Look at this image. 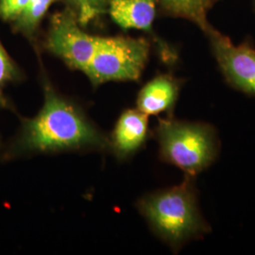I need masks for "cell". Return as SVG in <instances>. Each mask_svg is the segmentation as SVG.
Masks as SVG:
<instances>
[{"label": "cell", "instance_id": "1", "mask_svg": "<svg viewBox=\"0 0 255 255\" xmlns=\"http://www.w3.org/2000/svg\"><path fill=\"white\" fill-rule=\"evenodd\" d=\"M44 103L33 118L19 116L15 135L0 147L2 162L37 154L108 152L109 137L88 117L78 101L56 89L41 70Z\"/></svg>", "mask_w": 255, "mask_h": 255}, {"label": "cell", "instance_id": "2", "mask_svg": "<svg viewBox=\"0 0 255 255\" xmlns=\"http://www.w3.org/2000/svg\"><path fill=\"white\" fill-rule=\"evenodd\" d=\"M195 178L185 175L180 184L146 194L137 201L148 227L174 253L211 231L201 215Z\"/></svg>", "mask_w": 255, "mask_h": 255}, {"label": "cell", "instance_id": "3", "mask_svg": "<svg viewBox=\"0 0 255 255\" xmlns=\"http://www.w3.org/2000/svg\"><path fill=\"white\" fill-rule=\"evenodd\" d=\"M153 135L162 162L196 177L217 160L219 153L217 129L204 122H190L168 116L158 119Z\"/></svg>", "mask_w": 255, "mask_h": 255}, {"label": "cell", "instance_id": "4", "mask_svg": "<svg viewBox=\"0 0 255 255\" xmlns=\"http://www.w3.org/2000/svg\"><path fill=\"white\" fill-rule=\"evenodd\" d=\"M152 44L146 36H100L84 74L94 88L110 82H138L148 63Z\"/></svg>", "mask_w": 255, "mask_h": 255}, {"label": "cell", "instance_id": "5", "mask_svg": "<svg viewBox=\"0 0 255 255\" xmlns=\"http://www.w3.org/2000/svg\"><path fill=\"white\" fill-rule=\"evenodd\" d=\"M99 37L88 33L73 11L65 7L51 16L42 47L69 69L84 73L96 51Z\"/></svg>", "mask_w": 255, "mask_h": 255}, {"label": "cell", "instance_id": "6", "mask_svg": "<svg viewBox=\"0 0 255 255\" xmlns=\"http://www.w3.org/2000/svg\"><path fill=\"white\" fill-rule=\"evenodd\" d=\"M201 31L226 82L237 91L255 97V47L251 40L236 45L211 24Z\"/></svg>", "mask_w": 255, "mask_h": 255}, {"label": "cell", "instance_id": "7", "mask_svg": "<svg viewBox=\"0 0 255 255\" xmlns=\"http://www.w3.org/2000/svg\"><path fill=\"white\" fill-rule=\"evenodd\" d=\"M158 10V0H112L107 14L124 30L143 31L150 40L160 60L166 65H173L179 60L178 51L159 36L153 27Z\"/></svg>", "mask_w": 255, "mask_h": 255}, {"label": "cell", "instance_id": "8", "mask_svg": "<svg viewBox=\"0 0 255 255\" xmlns=\"http://www.w3.org/2000/svg\"><path fill=\"white\" fill-rule=\"evenodd\" d=\"M109 137V150L119 161H127L139 152L149 137L148 117L138 109L124 110Z\"/></svg>", "mask_w": 255, "mask_h": 255}, {"label": "cell", "instance_id": "9", "mask_svg": "<svg viewBox=\"0 0 255 255\" xmlns=\"http://www.w3.org/2000/svg\"><path fill=\"white\" fill-rule=\"evenodd\" d=\"M184 80L170 72L156 75L138 92L136 109L147 117L172 116Z\"/></svg>", "mask_w": 255, "mask_h": 255}, {"label": "cell", "instance_id": "10", "mask_svg": "<svg viewBox=\"0 0 255 255\" xmlns=\"http://www.w3.org/2000/svg\"><path fill=\"white\" fill-rule=\"evenodd\" d=\"M219 0H158L159 11L174 18L187 20L202 30L209 25L207 15Z\"/></svg>", "mask_w": 255, "mask_h": 255}, {"label": "cell", "instance_id": "11", "mask_svg": "<svg viewBox=\"0 0 255 255\" xmlns=\"http://www.w3.org/2000/svg\"><path fill=\"white\" fill-rule=\"evenodd\" d=\"M60 0H29L27 7L11 24V30L27 39L33 46L37 54L40 53L38 33L43 20L50 7Z\"/></svg>", "mask_w": 255, "mask_h": 255}, {"label": "cell", "instance_id": "12", "mask_svg": "<svg viewBox=\"0 0 255 255\" xmlns=\"http://www.w3.org/2000/svg\"><path fill=\"white\" fill-rule=\"evenodd\" d=\"M26 78L24 71L9 56L0 41V109L9 110L16 114V109L5 91L9 84H17Z\"/></svg>", "mask_w": 255, "mask_h": 255}, {"label": "cell", "instance_id": "13", "mask_svg": "<svg viewBox=\"0 0 255 255\" xmlns=\"http://www.w3.org/2000/svg\"><path fill=\"white\" fill-rule=\"evenodd\" d=\"M66 8L76 14L82 27H86L92 21L107 14L112 0H60Z\"/></svg>", "mask_w": 255, "mask_h": 255}, {"label": "cell", "instance_id": "14", "mask_svg": "<svg viewBox=\"0 0 255 255\" xmlns=\"http://www.w3.org/2000/svg\"><path fill=\"white\" fill-rule=\"evenodd\" d=\"M29 0H0V20L11 24L18 17Z\"/></svg>", "mask_w": 255, "mask_h": 255}, {"label": "cell", "instance_id": "15", "mask_svg": "<svg viewBox=\"0 0 255 255\" xmlns=\"http://www.w3.org/2000/svg\"><path fill=\"white\" fill-rule=\"evenodd\" d=\"M253 4H254V8H255V0H253Z\"/></svg>", "mask_w": 255, "mask_h": 255}, {"label": "cell", "instance_id": "16", "mask_svg": "<svg viewBox=\"0 0 255 255\" xmlns=\"http://www.w3.org/2000/svg\"><path fill=\"white\" fill-rule=\"evenodd\" d=\"M2 146V141H1V137H0V147Z\"/></svg>", "mask_w": 255, "mask_h": 255}]
</instances>
